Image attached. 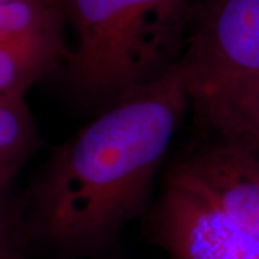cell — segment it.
Returning a JSON list of instances; mask_svg holds the SVG:
<instances>
[{
  "label": "cell",
  "mask_w": 259,
  "mask_h": 259,
  "mask_svg": "<svg viewBox=\"0 0 259 259\" xmlns=\"http://www.w3.org/2000/svg\"><path fill=\"white\" fill-rule=\"evenodd\" d=\"M2 2H12V0H0V3ZM49 2H62V0H49Z\"/></svg>",
  "instance_id": "7c38bea8"
},
{
  "label": "cell",
  "mask_w": 259,
  "mask_h": 259,
  "mask_svg": "<svg viewBox=\"0 0 259 259\" xmlns=\"http://www.w3.org/2000/svg\"><path fill=\"white\" fill-rule=\"evenodd\" d=\"M179 68L199 134H222L259 95V0H192Z\"/></svg>",
  "instance_id": "3957f363"
},
{
  "label": "cell",
  "mask_w": 259,
  "mask_h": 259,
  "mask_svg": "<svg viewBox=\"0 0 259 259\" xmlns=\"http://www.w3.org/2000/svg\"><path fill=\"white\" fill-rule=\"evenodd\" d=\"M6 194L0 190V259H32L23 216L10 206Z\"/></svg>",
  "instance_id": "ba28073f"
},
{
  "label": "cell",
  "mask_w": 259,
  "mask_h": 259,
  "mask_svg": "<svg viewBox=\"0 0 259 259\" xmlns=\"http://www.w3.org/2000/svg\"><path fill=\"white\" fill-rule=\"evenodd\" d=\"M219 136L229 139H259V95L241 117Z\"/></svg>",
  "instance_id": "9c48e42d"
},
{
  "label": "cell",
  "mask_w": 259,
  "mask_h": 259,
  "mask_svg": "<svg viewBox=\"0 0 259 259\" xmlns=\"http://www.w3.org/2000/svg\"><path fill=\"white\" fill-rule=\"evenodd\" d=\"M168 167L259 236V156L250 148L219 134H199Z\"/></svg>",
  "instance_id": "8992f818"
},
{
  "label": "cell",
  "mask_w": 259,
  "mask_h": 259,
  "mask_svg": "<svg viewBox=\"0 0 259 259\" xmlns=\"http://www.w3.org/2000/svg\"><path fill=\"white\" fill-rule=\"evenodd\" d=\"M189 110L177 65L56 146L22 212L30 245L71 258L110 249L150 209L160 167Z\"/></svg>",
  "instance_id": "6da1fadb"
},
{
  "label": "cell",
  "mask_w": 259,
  "mask_h": 259,
  "mask_svg": "<svg viewBox=\"0 0 259 259\" xmlns=\"http://www.w3.org/2000/svg\"><path fill=\"white\" fill-rule=\"evenodd\" d=\"M74 30L62 74L81 102L107 108L171 72L192 0H62Z\"/></svg>",
  "instance_id": "7a4b0ae2"
},
{
  "label": "cell",
  "mask_w": 259,
  "mask_h": 259,
  "mask_svg": "<svg viewBox=\"0 0 259 259\" xmlns=\"http://www.w3.org/2000/svg\"><path fill=\"white\" fill-rule=\"evenodd\" d=\"M37 143L36 125L25 97L0 94V167L10 179L33 154Z\"/></svg>",
  "instance_id": "52a82bcc"
},
{
  "label": "cell",
  "mask_w": 259,
  "mask_h": 259,
  "mask_svg": "<svg viewBox=\"0 0 259 259\" xmlns=\"http://www.w3.org/2000/svg\"><path fill=\"white\" fill-rule=\"evenodd\" d=\"M229 139V137H228ZM236 140V141H239L242 143L243 146H246L248 148H250L255 154H258L259 156V139H233Z\"/></svg>",
  "instance_id": "30bf717a"
},
{
  "label": "cell",
  "mask_w": 259,
  "mask_h": 259,
  "mask_svg": "<svg viewBox=\"0 0 259 259\" xmlns=\"http://www.w3.org/2000/svg\"><path fill=\"white\" fill-rule=\"evenodd\" d=\"M10 182H12V179L8 176V173L0 167V190L2 192H8V187H9Z\"/></svg>",
  "instance_id": "8fae6325"
},
{
  "label": "cell",
  "mask_w": 259,
  "mask_h": 259,
  "mask_svg": "<svg viewBox=\"0 0 259 259\" xmlns=\"http://www.w3.org/2000/svg\"><path fill=\"white\" fill-rule=\"evenodd\" d=\"M62 2L12 0L0 3V94H25L62 71L69 47Z\"/></svg>",
  "instance_id": "5b68a950"
},
{
  "label": "cell",
  "mask_w": 259,
  "mask_h": 259,
  "mask_svg": "<svg viewBox=\"0 0 259 259\" xmlns=\"http://www.w3.org/2000/svg\"><path fill=\"white\" fill-rule=\"evenodd\" d=\"M146 216L151 239L168 259H259V236L171 167Z\"/></svg>",
  "instance_id": "277c9868"
}]
</instances>
